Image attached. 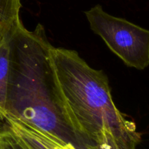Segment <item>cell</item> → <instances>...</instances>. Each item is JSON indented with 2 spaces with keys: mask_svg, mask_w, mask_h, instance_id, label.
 I'll list each match as a JSON object with an SVG mask.
<instances>
[{
  "mask_svg": "<svg viewBox=\"0 0 149 149\" xmlns=\"http://www.w3.org/2000/svg\"><path fill=\"white\" fill-rule=\"evenodd\" d=\"M52 47L41 24L29 31L20 22L13 31L4 122L15 121L77 149H86L67 120Z\"/></svg>",
  "mask_w": 149,
  "mask_h": 149,
  "instance_id": "1",
  "label": "cell"
},
{
  "mask_svg": "<svg viewBox=\"0 0 149 149\" xmlns=\"http://www.w3.org/2000/svg\"><path fill=\"white\" fill-rule=\"evenodd\" d=\"M51 59L67 120L86 149H136V125L112 99L107 77L77 51L51 48Z\"/></svg>",
  "mask_w": 149,
  "mask_h": 149,
  "instance_id": "2",
  "label": "cell"
},
{
  "mask_svg": "<svg viewBox=\"0 0 149 149\" xmlns=\"http://www.w3.org/2000/svg\"><path fill=\"white\" fill-rule=\"evenodd\" d=\"M92 30L127 66L139 70L149 65V31L111 15L100 4L85 12Z\"/></svg>",
  "mask_w": 149,
  "mask_h": 149,
  "instance_id": "3",
  "label": "cell"
},
{
  "mask_svg": "<svg viewBox=\"0 0 149 149\" xmlns=\"http://www.w3.org/2000/svg\"><path fill=\"white\" fill-rule=\"evenodd\" d=\"M12 32L13 31L0 38V119L4 122L6 116V100L10 77Z\"/></svg>",
  "mask_w": 149,
  "mask_h": 149,
  "instance_id": "4",
  "label": "cell"
},
{
  "mask_svg": "<svg viewBox=\"0 0 149 149\" xmlns=\"http://www.w3.org/2000/svg\"><path fill=\"white\" fill-rule=\"evenodd\" d=\"M20 0H0V38L15 29L21 22Z\"/></svg>",
  "mask_w": 149,
  "mask_h": 149,
  "instance_id": "5",
  "label": "cell"
},
{
  "mask_svg": "<svg viewBox=\"0 0 149 149\" xmlns=\"http://www.w3.org/2000/svg\"><path fill=\"white\" fill-rule=\"evenodd\" d=\"M5 122L29 149H51L43 134L39 131L11 119H6Z\"/></svg>",
  "mask_w": 149,
  "mask_h": 149,
  "instance_id": "6",
  "label": "cell"
},
{
  "mask_svg": "<svg viewBox=\"0 0 149 149\" xmlns=\"http://www.w3.org/2000/svg\"><path fill=\"white\" fill-rule=\"evenodd\" d=\"M4 139L6 149H29L21 138L10 129L7 125L4 131Z\"/></svg>",
  "mask_w": 149,
  "mask_h": 149,
  "instance_id": "7",
  "label": "cell"
},
{
  "mask_svg": "<svg viewBox=\"0 0 149 149\" xmlns=\"http://www.w3.org/2000/svg\"><path fill=\"white\" fill-rule=\"evenodd\" d=\"M43 135L45 136V139H46L48 145L49 146L51 149H77L74 146L71 145V144H66L60 142L59 141L56 139H54V138H51V137L48 136L46 134L42 133ZM87 149H93L88 148Z\"/></svg>",
  "mask_w": 149,
  "mask_h": 149,
  "instance_id": "8",
  "label": "cell"
},
{
  "mask_svg": "<svg viewBox=\"0 0 149 149\" xmlns=\"http://www.w3.org/2000/svg\"><path fill=\"white\" fill-rule=\"evenodd\" d=\"M4 131L0 132V149H6L4 139Z\"/></svg>",
  "mask_w": 149,
  "mask_h": 149,
  "instance_id": "9",
  "label": "cell"
},
{
  "mask_svg": "<svg viewBox=\"0 0 149 149\" xmlns=\"http://www.w3.org/2000/svg\"><path fill=\"white\" fill-rule=\"evenodd\" d=\"M6 127H7L6 122L0 119V132H1V131H4V130L6 129Z\"/></svg>",
  "mask_w": 149,
  "mask_h": 149,
  "instance_id": "10",
  "label": "cell"
}]
</instances>
